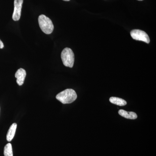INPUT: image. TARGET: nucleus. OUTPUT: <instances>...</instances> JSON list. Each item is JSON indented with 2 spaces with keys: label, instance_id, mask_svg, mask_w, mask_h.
<instances>
[{
  "label": "nucleus",
  "instance_id": "f257e3e1",
  "mask_svg": "<svg viewBox=\"0 0 156 156\" xmlns=\"http://www.w3.org/2000/svg\"><path fill=\"white\" fill-rule=\"evenodd\" d=\"M77 97L76 92L72 89H66L57 94L56 98L63 104L72 103L76 100Z\"/></svg>",
  "mask_w": 156,
  "mask_h": 156
},
{
  "label": "nucleus",
  "instance_id": "423d86ee",
  "mask_svg": "<svg viewBox=\"0 0 156 156\" xmlns=\"http://www.w3.org/2000/svg\"><path fill=\"white\" fill-rule=\"evenodd\" d=\"M26 76L25 70L20 68L17 70L15 73V78H17V83L20 86H22L24 83V80Z\"/></svg>",
  "mask_w": 156,
  "mask_h": 156
},
{
  "label": "nucleus",
  "instance_id": "f03ea898",
  "mask_svg": "<svg viewBox=\"0 0 156 156\" xmlns=\"http://www.w3.org/2000/svg\"><path fill=\"white\" fill-rule=\"evenodd\" d=\"M38 22L40 28L43 32L47 34H50L53 32L54 25L49 17L41 14L38 17Z\"/></svg>",
  "mask_w": 156,
  "mask_h": 156
},
{
  "label": "nucleus",
  "instance_id": "39448f33",
  "mask_svg": "<svg viewBox=\"0 0 156 156\" xmlns=\"http://www.w3.org/2000/svg\"><path fill=\"white\" fill-rule=\"evenodd\" d=\"M23 1V0H14V11L12 15V18L14 21H17L20 19Z\"/></svg>",
  "mask_w": 156,
  "mask_h": 156
},
{
  "label": "nucleus",
  "instance_id": "20e7f679",
  "mask_svg": "<svg viewBox=\"0 0 156 156\" xmlns=\"http://www.w3.org/2000/svg\"><path fill=\"white\" fill-rule=\"evenodd\" d=\"M131 36L132 38L136 41H141L149 44L150 42L149 37L144 31L135 29L131 32Z\"/></svg>",
  "mask_w": 156,
  "mask_h": 156
},
{
  "label": "nucleus",
  "instance_id": "ddd939ff",
  "mask_svg": "<svg viewBox=\"0 0 156 156\" xmlns=\"http://www.w3.org/2000/svg\"><path fill=\"white\" fill-rule=\"evenodd\" d=\"M138 1H143V0H138Z\"/></svg>",
  "mask_w": 156,
  "mask_h": 156
},
{
  "label": "nucleus",
  "instance_id": "0eeeda50",
  "mask_svg": "<svg viewBox=\"0 0 156 156\" xmlns=\"http://www.w3.org/2000/svg\"><path fill=\"white\" fill-rule=\"evenodd\" d=\"M119 114L120 115L130 119H137V115L135 112H127L124 110L121 109L119 111Z\"/></svg>",
  "mask_w": 156,
  "mask_h": 156
},
{
  "label": "nucleus",
  "instance_id": "6e6552de",
  "mask_svg": "<svg viewBox=\"0 0 156 156\" xmlns=\"http://www.w3.org/2000/svg\"><path fill=\"white\" fill-rule=\"evenodd\" d=\"M17 125L16 123H14L12 124L9 128V131L7 135V140L9 142L12 140L14 138L17 129Z\"/></svg>",
  "mask_w": 156,
  "mask_h": 156
},
{
  "label": "nucleus",
  "instance_id": "1a4fd4ad",
  "mask_svg": "<svg viewBox=\"0 0 156 156\" xmlns=\"http://www.w3.org/2000/svg\"><path fill=\"white\" fill-rule=\"evenodd\" d=\"M109 101L112 103L121 106H125L127 105V103L126 101L118 97H111Z\"/></svg>",
  "mask_w": 156,
  "mask_h": 156
},
{
  "label": "nucleus",
  "instance_id": "f8f14e48",
  "mask_svg": "<svg viewBox=\"0 0 156 156\" xmlns=\"http://www.w3.org/2000/svg\"><path fill=\"white\" fill-rule=\"evenodd\" d=\"M63 1H67V2H68V1H69L70 0H63Z\"/></svg>",
  "mask_w": 156,
  "mask_h": 156
},
{
  "label": "nucleus",
  "instance_id": "7ed1b4c3",
  "mask_svg": "<svg viewBox=\"0 0 156 156\" xmlns=\"http://www.w3.org/2000/svg\"><path fill=\"white\" fill-rule=\"evenodd\" d=\"M62 60L63 64L66 67L72 68L74 63V54L73 50L69 48H65L62 52Z\"/></svg>",
  "mask_w": 156,
  "mask_h": 156
},
{
  "label": "nucleus",
  "instance_id": "9b49d317",
  "mask_svg": "<svg viewBox=\"0 0 156 156\" xmlns=\"http://www.w3.org/2000/svg\"><path fill=\"white\" fill-rule=\"evenodd\" d=\"M4 48V44L2 41L0 40V49H3Z\"/></svg>",
  "mask_w": 156,
  "mask_h": 156
},
{
  "label": "nucleus",
  "instance_id": "9d476101",
  "mask_svg": "<svg viewBox=\"0 0 156 156\" xmlns=\"http://www.w3.org/2000/svg\"><path fill=\"white\" fill-rule=\"evenodd\" d=\"M4 155L5 156H13L12 145L8 143L4 148Z\"/></svg>",
  "mask_w": 156,
  "mask_h": 156
}]
</instances>
